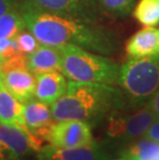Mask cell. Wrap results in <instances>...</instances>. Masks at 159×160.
<instances>
[{
	"instance_id": "ac0fdd59",
	"label": "cell",
	"mask_w": 159,
	"mask_h": 160,
	"mask_svg": "<svg viewBox=\"0 0 159 160\" xmlns=\"http://www.w3.org/2000/svg\"><path fill=\"white\" fill-rule=\"evenodd\" d=\"M26 29V24L21 12L12 9L0 17V39H15L17 35Z\"/></svg>"
},
{
	"instance_id": "52a82bcc",
	"label": "cell",
	"mask_w": 159,
	"mask_h": 160,
	"mask_svg": "<svg viewBox=\"0 0 159 160\" xmlns=\"http://www.w3.org/2000/svg\"><path fill=\"white\" fill-rule=\"evenodd\" d=\"M47 142L57 148H73L93 142L91 125L79 120L56 121Z\"/></svg>"
},
{
	"instance_id": "4316f807",
	"label": "cell",
	"mask_w": 159,
	"mask_h": 160,
	"mask_svg": "<svg viewBox=\"0 0 159 160\" xmlns=\"http://www.w3.org/2000/svg\"><path fill=\"white\" fill-rule=\"evenodd\" d=\"M1 65H2V61L0 60V73H2V70H1Z\"/></svg>"
},
{
	"instance_id": "5b68a950",
	"label": "cell",
	"mask_w": 159,
	"mask_h": 160,
	"mask_svg": "<svg viewBox=\"0 0 159 160\" xmlns=\"http://www.w3.org/2000/svg\"><path fill=\"white\" fill-rule=\"evenodd\" d=\"M42 139L28 129L0 123V160H20L32 152H38Z\"/></svg>"
},
{
	"instance_id": "e0dca14e",
	"label": "cell",
	"mask_w": 159,
	"mask_h": 160,
	"mask_svg": "<svg viewBox=\"0 0 159 160\" xmlns=\"http://www.w3.org/2000/svg\"><path fill=\"white\" fill-rule=\"evenodd\" d=\"M100 13L114 17L126 18L132 12L137 0H90Z\"/></svg>"
},
{
	"instance_id": "2e32d148",
	"label": "cell",
	"mask_w": 159,
	"mask_h": 160,
	"mask_svg": "<svg viewBox=\"0 0 159 160\" xmlns=\"http://www.w3.org/2000/svg\"><path fill=\"white\" fill-rule=\"evenodd\" d=\"M159 151V142L146 138L131 142L123 151L122 158L125 160H150Z\"/></svg>"
},
{
	"instance_id": "d6986e66",
	"label": "cell",
	"mask_w": 159,
	"mask_h": 160,
	"mask_svg": "<svg viewBox=\"0 0 159 160\" xmlns=\"http://www.w3.org/2000/svg\"><path fill=\"white\" fill-rule=\"evenodd\" d=\"M133 17L144 26L159 25V0H140L134 6Z\"/></svg>"
},
{
	"instance_id": "5bb4252c",
	"label": "cell",
	"mask_w": 159,
	"mask_h": 160,
	"mask_svg": "<svg viewBox=\"0 0 159 160\" xmlns=\"http://www.w3.org/2000/svg\"><path fill=\"white\" fill-rule=\"evenodd\" d=\"M155 119L156 116L147 103L138 108H128L122 139L124 142H131L135 139L143 138Z\"/></svg>"
},
{
	"instance_id": "603a6c76",
	"label": "cell",
	"mask_w": 159,
	"mask_h": 160,
	"mask_svg": "<svg viewBox=\"0 0 159 160\" xmlns=\"http://www.w3.org/2000/svg\"><path fill=\"white\" fill-rule=\"evenodd\" d=\"M147 105L151 108L156 118H159V89L153 94L149 101L147 102Z\"/></svg>"
},
{
	"instance_id": "83f0119b",
	"label": "cell",
	"mask_w": 159,
	"mask_h": 160,
	"mask_svg": "<svg viewBox=\"0 0 159 160\" xmlns=\"http://www.w3.org/2000/svg\"><path fill=\"white\" fill-rule=\"evenodd\" d=\"M118 160H125V159H124V158H122V157H121L120 159H118Z\"/></svg>"
},
{
	"instance_id": "7402d4cb",
	"label": "cell",
	"mask_w": 159,
	"mask_h": 160,
	"mask_svg": "<svg viewBox=\"0 0 159 160\" xmlns=\"http://www.w3.org/2000/svg\"><path fill=\"white\" fill-rule=\"evenodd\" d=\"M144 138L159 142V118L155 119L153 123L150 125V127L147 129L146 133L144 134Z\"/></svg>"
},
{
	"instance_id": "7a4b0ae2",
	"label": "cell",
	"mask_w": 159,
	"mask_h": 160,
	"mask_svg": "<svg viewBox=\"0 0 159 160\" xmlns=\"http://www.w3.org/2000/svg\"><path fill=\"white\" fill-rule=\"evenodd\" d=\"M128 108L120 88L114 85L74 82L67 83L63 96L51 105L55 121L79 120L99 123L116 110Z\"/></svg>"
},
{
	"instance_id": "8fae6325",
	"label": "cell",
	"mask_w": 159,
	"mask_h": 160,
	"mask_svg": "<svg viewBox=\"0 0 159 160\" xmlns=\"http://www.w3.org/2000/svg\"><path fill=\"white\" fill-rule=\"evenodd\" d=\"M36 88L34 97L42 102L52 105L60 99L67 89L65 76L60 71L35 74Z\"/></svg>"
},
{
	"instance_id": "4fadbf2b",
	"label": "cell",
	"mask_w": 159,
	"mask_h": 160,
	"mask_svg": "<svg viewBox=\"0 0 159 160\" xmlns=\"http://www.w3.org/2000/svg\"><path fill=\"white\" fill-rule=\"evenodd\" d=\"M28 68L34 74L50 71L62 72V57L59 47L40 43L36 51L28 55Z\"/></svg>"
},
{
	"instance_id": "3957f363",
	"label": "cell",
	"mask_w": 159,
	"mask_h": 160,
	"mask_svg": "<svg viewBox=\"0 0 159 160\" xmlns=\"http://www.w3.org/2000/svg\"><path fill=\"white\" fill-rule=\"evenodd\" d=\"M58 47L62 57V73L69 81L118 85L120 63L73 45Z\"/></svg>"
},
{
	"instance_id": "484cf974",
	"label": "cell",
	"mask_w": 159,
	"mask_h": 160,
	"mask_svg": "<svg viewBox=\"0 0 159 160\" xmlns=\"http://www.w3.org/2000/svg\"><path fill=\"white\" fill-rule=\"evenodd\" d=\"M2 73H0V85H2Z\"/></svg>"
},
{
	"instance_id": "d4e9b609",
	"label": "cell",
	"mask_w": 159,
	"mask_h": 160,
	"mask_svg": "<svg viewBox=\"0 0 159 160\" xmlns=\"http://www.w3.org/2000/svg\"><path fill=\"white\" fill-rule=\"evenodd\" d=\"M150 160H159V151H158V152L156 153V154H155Z\"/></svg>"
},
{
	"instance_id": "277c9868",
	"label": "cell",
	"mask_w": 159,
	"mask_h": 160,
	"mask_svg": "<svg viewBox=\"0 0 159 160\" xmlns=\"http://www.w3.org/2000/svg\"><path fill=\"white\" fill-rule=\"evenodd\" d=\"M118 86L129 108L146 104L159 89V55L129 58L121 65Z\"/></svg>"
},
{
	"instance_id": "9c48e42d",
	"label": "cell",
	"mask_w": 159,
	"mask_h": 160,
	"mask_svg": "<svg viewBox=\"0 0 159 160\" xmlns=\"http://www.w3.org/2000/svg\"><path fill=\"white\" fill-rule=\"evenodd\" d=\"M38 160H106V155L95 142L73 148L42 146L37 152Z\"/></svg>"
},
{
	"instance_id": "7c38bea8",
	"label": "cell",
	"mask_w": 159,
	"mask_h": 160,
	"mask_svg": "<svg viewBox=\"0 0 159 160\" xmlns=\"http://www.w3.org/2000/svg\"><path fill=\"white\" fill-rule=\"evenodd\" d=\"M129 58H144L159 55V29L145 26L127 40L125 46Z\"/></svg>"
},
{
	"instance_id": "30bf717a",
	"label": "cell",
	"mask_w": 159,
	"mask_h": 160,
	"mask_svg": "<svg viewBox=\"0 0 159 160\" xmlns=\"http://www.w3.org/2000/svg\"><path fill=\"white\" fill-rule=\"evenodd\" d=\"M2 83L22 103L34 97L36 78L29 68H16L5 71L2 73Z\"/></svg>"
},
{
	"instance_id": "44dd1931",
	"label": "cell",
	"mask_w": 159,
	"mask_h": 160,
	"mask_svg": "<svg viewBox=\"0 0 159 160\" xmlns=\"http://www.w3.org/2000/svg\"><path fill=\"white\" fill-rule=\"evenodd\" d=\"M15 39L17 40V42L19 43L21 50L26 55L32 54L34 51L37 50V48L40 45V42L36 39V37L33 35L29 30L28 31L23 30L22 32H20L19 34L17 35Z\"/></svg>"
},
{
	"instance_id": "9a60e30c",
	"label": "cell",
	"mask_w": 159,
	"mask_h": 160,
	"mask_svg": "<svg viewBox=\"0 0 159 160\" xmlns=\"http://www.w3.org/2000/svg\"><path fill=\"white\" fill-rule=\"evenodd\" d=\"M0 123L28 129L23 114V103L0 85Z\"/></svg>"
},
{
	"instance_id": "6da1fadb",
	"label": "cell",
	"mask_w": 159,
	"mask_h": 160,
	"mask_svg": "<svg viewBox=\"0 0 159 160\" xmlns=\"http://www.w3.org/2000/svg\"><path fill=\"white\" fill-rule=\"evenodd\" d=\"M21 15L26 28L42 45H73L104 56L119 50L117 35L97 24L37 11L26 4L21 8Z\"/></svg>"
},
{
	"instance_id": "cb8c5ba5",
	"label": "cell",
	"mask_w": 159,
	"mask_h": 160,
	"mask_svg": "<svg viewBox=\"0 0 159 160\" xmlns=\"http://www.w3.org/2000/svg\"><path fill=\"white\" fill-rule=\"evenodd\" d=\"M15 0H0V17L12 9H15Z\"/></svg>"
},
{
	"instance_id": "ffe728a7",
	"label": "cell",
	"mask_w": 159,
	"mask_h": 160,
	"mask_svg": "<svg viewBox=\"0 0 159 160\" xmlns=\"http://www.w3.org/2000/svg\"><path fill=\"white\" fill-rule=\"evenodd\" d=\"M25 54L20 48L16 39L1 38L0 39V60L5 62L13 57Z\"/></svg>"
},
{
	"instance_id": "8992f818",
	"label": "cell",
	"mask_w": 159,
	"mask_h": 160,
	"mask_svg": "<svg viewBox=\"0 0 159 160\" xmlns=\"http://www.w3.org/2000/svg\"><path fill=\"white\" fill-rule=\"evenodd\" d=\"M24 4L37 11L97 24L100 12L90 0H24Z\"/></svg>"
},
{
	"instance_id": "ba28073f",
	"label": "cell",
	"mask_w": 159,
	"mask_h": 160,
	"mask_svg": "<svg viewBox=\"0 0 159 160\" xmlns=\"http://www.w3.org/2000/svg\"><path fill=\"white\" fill-rule=\"evenodd\" d=\"M23 114L28 130L38 138L47 141L51 128L56 122L53 118L51 105L33 97L23 102Z\"/></svg>"
}]
</instances>
